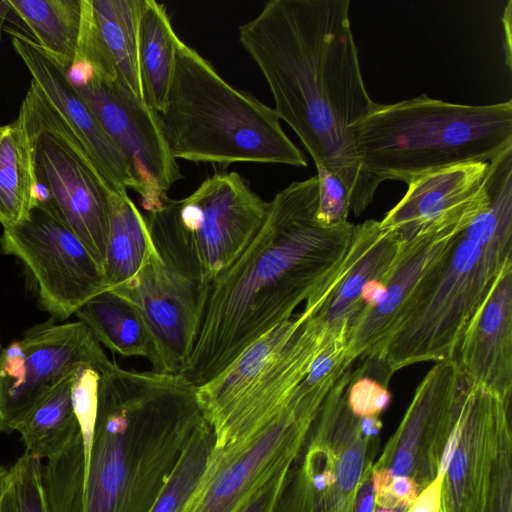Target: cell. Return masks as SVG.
I'll use <instances>...</instances> for the list:
<instances>
[{
  "label": "cell",
  "mask_w": 512,
  "mask_h": 512,
  "mask_svg": "<svg viewBox=\"0 0 512 512\" xmlns=\"http://www.w3.org/2000/svg\"><path fill=\"white\" fill-rule=\"evenodd\" d=\"M374 487L377 502L386 508L407 506L417 497V485L413 479L407 476L393 477L386 469L375 473Z\"/></svg>",
  "instance_id": "obj_32"
},
{
  "label": "cell",
  "mask_w": 512,
  "mask_h": 512,
  "mask_svg": "<svg viewBox=\"0 0 512 512\" xmlns=\"http://www.w3.org/2000/svg\"><path fill=\"white\" fill-rule=\"evenodd\" d=\"M99 343L124 357H143L156 365L152 335L139 311L113 290L102 291L76 312Z\"/></svg>",
  "instance_id": "obj_20"
},
{
  "label": "cell",
  "mask_w": 512,
  "mask_h": 512,
  "mask_svg": "<svg viewBox=\"0 0 512 512\" xmlns=\"http://www.w3.org/2000/svg\"><path fill=\"white\" fill-rule=\"evenodd\" d=\"M449 467L450 476L454 481H458L463 477L466 469V457L462 450L454 454Z\"/></svg>",
  "instance_id": "obj_40"
},
{
  "label": "cell",
  "mask_w": 512,
  "mask_h": 512,
  "mask_svg": "<svg viewBox=\"0 0 512 512\" xmlns=\"http://www.w3.org/2000/svg\"><path fill=\"white\" fill-rule=\"evenodd\" d=\"M91 5L100 41L118 80L143 100L138 65V27L143 0H91Z\"/></svg>",
  "instance_id": "obj_23"
},
{
  "label": "cell",
  "mask_w": 512,
  "mask_h": 512,
  "mask_svg": "<svg viewBox=\"0 0 512 512\" xmlns=\"http://www.w3.org/2000/svg\"><path fill=\"white\" fill-rule=\"evenodd\" d=\"M378 512H393V511H388V510H380Z\"/></svg>",
  "instance_id": "obj_45"
},
{
  "label": "cell",
  "mask_w": 512,
  "mask_h": 512,
  "mask_svg": "<svg viewBox=\"0 0 512 512\" xmlns=\"http://www.w3.org/2000/svg\"><path fill=\"white\" fill-rule=\"evenodd\" d=\"M349 0H270L239 28V42L264 77L274 112L315 165L336 175L360 216L379 187L362 169L356 125L374 105L366 90Z\"/></svg>",
  "instance_id": "obj_1"
},
{
  "label": "cell",
  "mask_w": 512,
  "mask_h": 512,
  "mask_svg": "<svg viewBox=\"0 0 512 512\" xmlns=\"http://www.w3.org/2000/svg\"><path fill=\"white\" fill-rule=\"evenodd\" d=\"M436 481L428 487L425 492L417 499L411 512H438L440 505V481Z\"/></svg>",
  "instance_id": "obj_36"
},
{
  "label": "cell",
  "mask_w": 512,
  "mask_h": 512,
  "mask_svg": "<svg viewBox=\"0 0 512 512\" xmlns=\"http://www.w3.org/2000/svg\"><path fill=\"white\" fill-rule=\"evenodd\" d=\"M18 117L31 147L37 184L43 190L38 197L78 237L103 270L110 194L114 191L33 80Z\"/></svg>",
  "instance_id": "obj_8"
},
{
  "label": "cell",
  "mask_w": 512,
  "mask_h": 512,
  "mask_svg": "<svg viewBox=\"0 0 512 512\" xmlns=\"http://www.w3.org/2000/svg\"><path fill=\"white\" fill-rule=\"evenodd\" d=\"M172 156L222 167L234 163L306 167L273 108L229 84L181 41L166 105L159 113Z\"/></svg>",
  "instance_id": "obj_6"
},
{
  "label": "cell",
  "mask_w": 512,
  "mask_h": 512,
  "mask_svg": "<svg viewBox=\"0 0 512 512\" xmlns=\"http://www.w3.org/2000/svg\"><path fill=\"white\" fill-rule=\"evenodd\" d=\"M0 512H53L41 459L25 451L11 466L0 468Z\"/></svg>",
  "instance_id": "obj_28"
},
{
  "label": "cell",
  "mask_w": 512,
  "mask_h": 512,
  "mask_svg": "<svg viewBox=\"0 0 512 512\" xmlns=\"http://www.w3.org/2000/svg\"><path fill=\"white\" fill-rule=\"evenodd\" d=\"M215 434L205 419L197 426L149 512H180L199 485Z\"/></svg>",
  "instance_id": "obj_27"
},
{
  "label": "cell",
  "mask_w": 512,
  "mask_h": 512,
  "mask_svg": "<svg viewBox=\"0 0 512 512\" xmlns=\"http://www.w3.org/2000/svg\"><path fill=\"white\" fill-rule=\"evenodd\" d=\"M1 252L19 258L33 275L41 307L66 320L107 290L103 270L78 237L37 196L27 217L3 228Z\"/></svg>",
  "instance_id": "obj_12"
},
{
  "label": "cell",
  "mask_w": 512,
  "mask_h": 512,
  "mask_svg": "<svg viewBox=\"0 0 512 512\" xmlns=\"http://www.w3.org/2000/svg\"><path fill=\"white\" fill-rule=\"evenodd\" d=\"M453 360L463 379L503 398L512 388V263L468 322Z\"/></svg>",
  "instance_id": "obj_17"
},
{
  "label": "cell",
  "mask_w": 512,
  "mask_h": 512,
  "mask_svg": "<svg viewBox=\"0 0 512 512\" xmlns=\"http://www.w3.org/2000/svg\"><path fill=\"white\" fill-rule=\"evenodd\" d=\"M458 406V405H457ZM457 412V410H456ZM462 435V423L460 419L455 418V424L453 427V430L449 436L447 445L445 447L441 463H440V470H439V477L442 478L446 471L448 470L450 463L454 457L456 448L460 442V438Z\"/></svg>",
  "instance_id": "obj_37"
},
{
  "label": "cell",
  "mask_w": 512,
  "mask_h": 512,
  "mask_svg": "<svg viewBox=\"0 0 512 512\" xmlns=\"http://www.w3.org/2000/svg\"><path fill=\"white\" fill-rule=\"evenodd\" d=\"M362 462V454L358 449L350 450L341 457L337 469V479L342 489L354 488L361 473Z\"/></svg>",
  "instance_id": "obj_34"
},
{
  "label": "cell",
  "mask_w": 512,
  "mask_h": 512,
  "mask_svg": "<svg viewBox=\"0 0 512 512\" xmlns=\"http://www.w3.org/2000/svg\"><path fill=\"white\" fill-rule=\"evenodd\" d=\"M388 281L372 279L368 281L360 292L359 302L363 309H371L379 305L386 294Z\"/></svg>",
  "instance_id": "obj_35"
},
{
  "label": "cell",
  "mask_w": 512,
  "mask_h": 512,
  "mask_svg": "<svg viewBox=\"0 0 512 512\" xmlns=\"http://www.w3.org/2000/svg\"><path fill=\"white\" fill-rule=\"evenodd\" d=\"M489 201L428 272L376 362L381 379L407 366L453 360L463 332L512 263V148L490 163Z\"/></svg>",
  "instance_id": "obj_4"
},
{
  "label": "cell",
  "mask_w": 512,
  "mask_h": 512,
  "mask_svg": "<svg viewBox=\"0 0 512 512\" xmlns=\"http://www.w3.org/2000/svg\"><path fill=\"white\" fill-rule=\"evenodd\" d=\"M3 29H4V21L0 19V41L2 38Z\"/></svg>",
  "instance_id": "obj_44"
},
{
  "label": "cell",
  "mask_w": 512,
  "mask_h": 512,
  "mask_svg": "<svg viewBox=\"0 0 512 512\" xmlns=\"http://www.w3.org/2000/svg\"><path fill=\"white\" fill-rule=\"evenodd\" d=\"M304 319L305 313L301 311L274 327L245 348L214 379L197 388L208 421L225 414L255 387Z\"/></svg>",
  "instance_id": "obj_19"
},
{
  "label": "cell",
  "mask_w": 512,
  "mask_h": 512,
  "mask_svg": "<svg viewBox=\"0 0 512 512\" xmlns=\"http://www.w3.org/2000/svg\"><path fill=\"white\" fill-rule=\"evenodd\" d=\"M374 499L371 494H368L362 500L359 512H372L373 511Z\"/></svg>",
  "instance_id": "obj_42"
},
{
  "label": "cell",
  "mask_w": 512,
  "mask_h": 512,
  "mask_svg": "<svg viewBox=\"0 0 512 512\" xmlns=\"http://www.w3.org/2000/svg\"><path fill=\"white\" fill-rule=\"evenodd\" d=\"M70 79L126 159L146 212L159 208L183 178L166 141L160 115L119 80L95 73L83 61L68 70Z\"/></svg>",
  "instance_id": "obj_10"
},
{
  "label": "cell",
  "mask_w": 512,
  "mask_h": 512,
  "mask_svg": "<svg viewBox=\"0 0 512 512\" xmlns=\"http://www.w3.org/2000/svg\"><path fill=\"white\" fill-rule=\"evenodd\" d=\"M413 465V456L410 449L404 447L395 456L390 470L393 477L407 476Z\"/></svg>",
  "instance_id": "obj_38"
},
{
  "label": "cell",
  "mask_w": 512,
  "mask_h": 512,
  "mask_svg": "<svg viewBox=\"0 0 512 512\" xmlns=\"http://www.w3.org/2000/svg\"><path fill=\"white\" fill-rule=\"evenodd\" d=\"M204 419L197 387L181 375L111 362L99 375L83 490L65 512H149Z\"/></svg>",
  "instance_id": "obj_3"
},
{
  "label": "cell",
  "mask_w": 512,
  "mask_h": 512,
  "mask_svg": "<svg viewBox=\"0 0 512 512\" xmlns=\"http://www.w3.org/2000/svg\"><path fill=\"white\" fill-rule=\"evenodd\" d=\"M180 42L166 8L154 0H143L138 27V65L143 100L157 113L166 105Z\"/></svg>",
  "instance_id": "obj_21"
},
{
  "label": "cell",
  "mask_w": 512,
  "mask_h": 512,
  "mask_svg": "<svg viewBox=\"0 0 512 512\" xmlns=\"http://www.w3.org/2000/svg\"><path fill=\"white\" fill-rule=\"evenodd\" d=\"M288 468L276 473L260 487L236 512H277L284 490Z\"/></svg>",
  "instance_id": "obj_33"
},
{
  "label": "cell",
  "mask_w": 512,
  "mask_h": 512,
  "mask_svg": "<svg viewBox=\"0 0 512 512\" xmlns=\"http://www.w3.org/2000/svg\"><path fill=\"white\" fill-rule=\"evenodd\" d=\"M391 393L387 385L365 374L359 368L352 371V378L346 390V403L353 415L376 416L390 403Z\"/></svg>",
  "instance_id": "obj_31"
},
{
  "label": "cell",
  "mask_w": 512,
  "mask_h": 512,
  "mask_svg": "<svg viewBox=\"0 0 512 512\" xmlns=\"http://www.w3.org/2000/svg\"><path fill=\"white\" fill-rule=\"evenodd\" d=\"M73 375L58 384L17 429L26 452L39 459L56 456L81 433L72 403Z\"/></svg>",
  "instance_id": "obj_26"
},
{
  "label": "cell",
  "mask_w": 512,
  "mask_h": 512,
  "mask_svg": "<svg viewBox=\"0 0 512 512\" xmlns=\"http://www.w3.org/2000/svg\"><path fill=\"white\" fill-rule=\"evenodd\" d=\"M312 420L289 400L255 423L213 427L215 441L207 467L180 512H236L290 466Z\"/></svg>",
  "instance_id": "obj_9"
},
{
  "label": "cell",
  "mask_w": 512,
  "mask_h": 512,
  "mask_svg": "<svg viewBox=\"0 0 512 512\" xmlns=\"http://www.w3.org/2000/svg\"><path fill=\"white\" fill-rule=\"evenodd\" d=\"M38 184L31 147L20 118L0 125V224L24 220L36 202Z\"/></svg>",
  "instance_id": "obj_22"
},
{
  "label": "cell",
  "mask_w": 512,
  "mask_h": 512,
  "mask_svg": "<svg viewBox=\"0 0 512 512\" xmlns=\"http://www.w3.org/2000/svg\"><path fill=\"white\" fill-rule=\"evenodd\" d=\"M317 206V176L277 192L253 240L211 283L194 348L179 373L192 385L214 379L292 318L342 262L356 225L324 226Z\"/></svg>",
  "instance_id": "obj_2"
},
{
  "label": "cell",
  "mask_w": 512,
  "mask_h": 512,
  "mask_svg": "<svg viewBox=\"0 0 512 512\" xmlns=\"http://www.w3.org/2000/svg\"><path fill=\"white\" fill-rule=\"evenodd\" d=\"M33 39L68 70L77 58L82 0H8Z\"/></svg>",
  "instance_id": "obj_25"
},
{
  "label": "cell",
  "mask_w": 512,
  "mask_h": 512,
  "mask_svg": "<svg viewBox=\"0 0 512 512\" xmlns=\"http://www.w3.org/2000/svg\"><path fill=\"white\" fill-rule=\"evenodd\" d=\"M5 30L31 80L74 132L111 189L120 194H128V189L137 193L126 159L70 79L68 69L32 37L13 28Z\"/></svg>",
  "instance_id": "obj_15"
},
{
  "label": "cell",
  "mask_w": 512,
  "mask_h": 512,
  "mask_svg": "<svg viewBox=\"0 0 512 512\" xmlns=\"http://www.w3.org/2000/svg\"><path fill=\"white\" fill-rule=\"evenodd\" d=\"M99 372L89 366L79 368L72 380V403L77 416L84 453V469L88 464L98 406Z\"/></svg>",
  "instance_id": "obj_29"
},
{
  "label": "cell",
  "mask_w": 512,
  "mask_h": 512,
  "mask_svg": "<svg viewBox=\"0 0 512 512\" xmlns=\"http://www.w3.org/2000/svg\"><path fill=\"white\" fill-rule=\"evenodd\" d=\"M490 163L469 162L424 174L380 220L401 242L427 234L464 230L489 201Z\"/></svg>",
  "instance_id": "obj_14"
},
{
  "label": "cell",
  "mask_w": 512,
  "mask_h": 512,
  "mask_svg": "<svg viewBox=\"0 0 512 512\" xmlns=\"http://www.w3.org/2000/svg\"><path fill=\"white\" fill-rule=\"evenodd\" d=\"M363 171L377 184H406L435 170L491 163L512 147V101L467 105L423 94L374 103L354 130Z\"/></svg>",
  "instance_id": "obj_5"
},
{
  "label": "cell",
  "mask_w": 512,
  "mask_h": 512,
  "mask_svg": "<svg viewBox=\"0 0 512 512\" xmlns=\"http://www.w3.org/2000/svg\"><path fill=\"white\" fill-rule=\"evenodd\" d=\"M238 172H215L189 196L167 198L144 221L160 256L189 280L211 283L245 250L268 211Z\"/></svg>",
  "instance_id": "obj_7"
},
{
  "label": "cell",
  "mask_w": 512,
  "mask_h": 512,
  "mask_svg": "<svg viewBox=\"0 0 512 512\" xmlns=\"http://www.w3.org/2000/svg\"><path fill=\"white\" fill-rule=\"evenodd\" d=\"M463 230L445 231L402 242L396 265L387 283L383 301L363 309L349 324V357L377 361L394 332L407 315L431 268L451 247Z\"/></svg>",
  "instance_id": "obj_16"
},
{
  "label": "cell",
  "mask_w": 512,
  "mask_h": 512,
  "mask_svg": "<svg viewBox=\"0 0 512 512\" xmlns=\"http://www.w3.org/2000/svg\"><path fill=\"white\" fill-rule=\"evenodd\" d=\"M401 247L398 237L380 221L370 219L356 225L342 262L305 302L312 308L313 317L327 326L350 324L362 310V287L372 279L389 281Z\"/></svg>",
  "instance_id": "obj_18"
},
{
  "label": "cell",
  "mask_w": 512,
  "mask_h": 512,
  "mask_svg": "<svg viewBox=\"0 0 512 512\" xmlns=\"http://www.w3.org/2000/svg\"><path fill=\"white\" fill-rule=\"evenodd\" d=\"M111 290L129 301L144 319L156 349L152 371L179 374L194 348L209 288L183 276L152 244L138 272Z\"/></svg>",
  "instance_id": "obj_13"
},
{
  "label": "cell",
  "mask_w": 512,
  "mask_h": 512,
  "mask_svg": "<svg viewBox=\"0 0 512 512\" xmlns=\"http://www.w3.org/2000/svg\"><path fill=\"white\" fill-rule=\"evenodd\" d=\"M381 423L376 416L364 417L361 421V427L366 435L376 434Z\"/></svg>",
  "instance_id": "obj_41"
},
{
  "label": "cell",
  "mask_w": 512,
  "mask_h": 512,
  "mask_svg": "<svg viewBox=\"0 0 512 512\" xmlns=\"http://www.w3.org/2000/svg\"><path fill=\"white\" fill-rule=\"evenodd\" d=\"M318 178L317 219L324 226L347 222L350 196L344 183L323 165L316 164Z\"/></svg>",
  "instance_id": "obj_30"
},
{
  "label": "cell",
  "mask_w": 512,
  "mask_h": 512,
  "mask_svg": "<svg viewBox=\"0 0 512 512\" xmlns=\"http://www.w3.org/2000/svg\"><path fill=\"white\" fill-rule=\"evenodd\" d=\"M111 362L80 321L28 330L0 354V431H17L33 409L79 368L89 366L100 374Z\"/></svg>",
  "instance_id": "obj_11"
},
{
  "label": "cell",
  "mask_w": 512,
  "mask_h": 512,
  "mask_svg": "<svg viewBox=\"0 0 512 512\" xmlns=\"http://www.w3.org/2000/svg\"><path fill=\"white\" fill-rule=\"evenodd\" d=\"M152 247L144 216L128 194L111 192L109 234L103 268L107 290L132 278Z\"/></svg>",
  "instance_id": "obj_24"
},
{
  "label": "cell",
  "mask_w": 512,
  "mask_h": 512,
  "mask_svg": "<svg viewBox=\"0 0 512 512\" xmlns=\"http://www.w3.org/2000/svg\"><path fill=\"white\" fill-rule=\"evenodd\" d=\"M0 19L17 26L20 29L19 31L25 32V34L31 37L27 25L8 0H0Z\"/></svg>",
  "instance_id": "obj_39"
},
{
  "label": "cell",
  "mask_w": 512,
  "mask_h": 512,
  "mask_svg": "<svg viewBox=\"0 0 512 512\" xmlns=\"http://www.w3.org/2000/svg\"><path fill=\"white\" fill-rule=\"evenodd\" d=\"M314 483L318 489H323L324 485L326 484V478L324 476H317L314 479Z\"/></svg>",
  "instance_id": "obj_43"
}]
</instances>
